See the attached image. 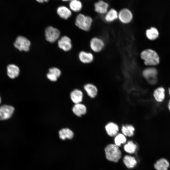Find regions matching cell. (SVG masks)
<instances>
[{
	"label": "cell",
	"mask_w": 170,
	"mask_h": 170,
	"mask_svg": "<svg viewBox=\"0 0 170 170\" xmlns=\"http://www.w3.org/2000/svg\"><path fill=\"white\" fill-rule=\"evenodd\" d=\"M140 59L147 66H152L158 65L160 59L157 53L154 50L147 48L142 50L139 54Z\"/></svg>",
	"instance_id": "1"
},
{
	"label": "cell",
	"mask_w": 170,
	"mask_h": 170,
	"mask_svg": "<svg viewBox=\"0 0 170 170\" xmlns=\"http://www.w3.org/2000/svg\"><path fill=\"white\" fill-rule=\"evenodd\" d=\"M105 150L106 157L109 161L116 162L121 158V151L118 146L115 144L108 145Z\"/></svg>",
	"instance_id": "2"
},
{
	"label": "cell",
	"mask_w": 170,
	"mask_h": 170,
	"mask_svg": "<svg viewBox=\"0 0 170 170\" xmlns=\"http://www.w3.org/2000/svg\"><path fill=\"white\" fill-rule=\"evenodd\" d=\"M93 21V19L90 17L80 14L76 18L75 25L79 29L88 31L90 30Z\"/></svg>",
	"instance_id": "3"
},
{
	"label": "cell",
	"mask_w": 170,
	"mask_h": 170,
	"mask_svg": "<svg viewBox=\"0 0 170 170\" xmlns=\"http://www.w3.org/2000/svg\"><path fill=\"white\" fill-rule=\"evenodd\" d=\"M157 71L152 66H147L141 72L143 77L150 84L154 85L157 82Z\"/></svg>",
	"instance_id": "4"
},
{
	"label": "cell",
	"mask_w": 170,
	"mask_h": 170,
	"mask_svg": "<svg viewBox=\"0 0 170 170\" xmlns=\"http://www.w3.org/2000/svg\"><path fill=\"white\" fill-rule=\"evenodd\" d=\"M105 44V42L103 38L100 37H95L91 39L89 47L93 52L98 53L103 50Z\"/></svg>",
	"instance_id": "5"
},
{
	"label": "cell",
	"mask_w": 170,
	"mask_h": 170,
	"mask_svg": "<svg viewBox=\"0 0 170 170\" xmlns=\"http://www.w3.org/2000/svg\"><path fill=\"white\" fill-rule=\"evenodd\" d=\"M45 32L46 39L51 43L54 42L58 40L60 34L58 29L52 26L46 28Z\"/></svg>",
	"instance_id": "6"
},
{
	"label": "cell",
	"mask_w": 170,
	"mask_h": 170,
	"mask_svg": "<svg viewBox=\"0 0 170 170\" xmlns=\"http://www.w3.org/2000/svg\"><path fill=\"white\" fill-rule=\"evenodd\" d=\"M15 47L20 51H29L31 45L30 41L26 38L22 36L18 37L14 43Z\"/></svg>",
	"instance_id": "7"
},
{
	"label": "cell",
	"mask_w": 170,
	"mask_h": 170,
	"mask_svg": "<svg viewBox=\"0 0 170 170\" xmlns=\"http://www.w3.org/2000/svg\"><path fill=\"white\" fill-rule=\"evenodd\" d=\"M133 15L131 12L128 9H123L118 13V18L122 24L127 25L131 22L133 19Z\"/></svg>",
	"instance_id": "8"
},
{
	"label": "cell",
	"mask_w": 170,
	"mask_h": 170,
	"mask_svg": "<svg viewBox=\"0 0 170 170\" xmlns=\"http://www.w3.org/2000/svg\"><path fill=\"white\" fill-rule=\"evenodd\" d=\"M13 107L7 105L0 106V120H3L10 118L14 112Z\"/></svg>",
	"instance_id": "9"
},
{
	"label": "cell",
	"mask_w": 170,
	"mask_h": 170,
	"mask_svg": "<svg viewBox=\"0 0 170 170\" xmlns=\"http://www.w3.org/2000/svg\"><path fill=\"white\" fill-rule=\"evenodd\" d=\"M105 129L108 136L114 137L119 133L120 127L116 123L113 122H109L105 125Z\"/></svg>",
	"instance_id": "10"
},
{
	"label": "cell",
	"mask_w": 170,
	"mask_h": 170,
	"mask_svg": "<svg viewBox=\"0 0 170 170\" xmlns=\"http://www.w3.org/2000/svg\"><path fill=\"white\" fill-rule=\"evenodd\" d=\"M59 47L65 51H68L72 48V44L71 39L67 36L62 37L58 41Z\"/></svg>",
	"instance_id": "11"
},
{
	"label": "cell",
	"mask_w": 170,
	"mask_h": 170,
	"mask_svg": "<svg viewBox=\"0 0 170 170\" xmlns=\"http://www.w3.org/2000/svg\"><path fill=\"white\" fill-rule=\"evenodd\" d=\"M78 58L83 63L88 64L93 61L94 56L91 52L82 51L79 53Z\"/></svg>",
	"instance_id": "12"
},
{
	"label": "cell",
	"mask_w": 170,
	"mask_h": 170,
	"mask_svg": "<svg viewBox=\"0 0 170 170\" xmlns=\"http://www.w3.org/2000/svg\"><path fill=\"white\" fill-rule=\"evenodd\" d=\"M121 133L125 136L131 137L134 134L135 128L132 124H125L121 126Z\"/></svg>",
	"instance_id": "13"
},
{
	"label": "cell",
	"mask_w": 170,
	"mask_h": 170,
	"mask_svg": "<svg viewBox=\"0 0 170 170\" xmlns=\"http://www.w3.org/2000/svg\"><path fill=\"white\" fill-rule=\"evenodd\" d=\"M84 88L88 95L92 98H95L98 94V89L97 87L93 84H86L84 86Z\"/></svg>",
	"instance_id": "14"
},
{
	"label": "cell",
	"mask_w": 170,
	"mask_h": 170,
	"mask_svg": "<svg viewBox=\"0 0 170 170\" xmlns=\"http://www.w3.org/2000/svg\"><path fill=\"white\" fill-rule=\"evenodd\" d=\"M170 166L168 160L164 158L157 160L154 164V167L156 170H168Z\"/></svg>",
	"instance_id": "15"
},
{
	"label": "cell",
	"mask_w": 170,
	"mask_h": 170,
	"mask_svg": "<svg viewBox=\"0 0 170 170\" xmlns=\"http://www.w3.org/2000/svg\"><path fill=\"white\" fill-rule=\"evenodd\" d=\"M108 7L107 3L101 0L94 4L95 11L100 14H105L108 11Z\"/></svg>",
	"instance_id": "16"
},
{
	"label": "cell",
	"mask_w": 170,
	"mask_h": 170,
	"mask_svg": "<svg viewBox=\"0 0 170 170\" xmlns=\"http://www.w3.org/2000/svg\"><path fill=\"white\" fill-rule=\"evenodd\" d=\"M8 76L11 79L17 77L19 75L20 69L19 67L14 64H9L7 67Z\"/></svg>",
	"instance_id": "17"
},
{
	"label": "cell",
	"mask_w": 170,
	"mask_h": 170,
	"mask_svg": "<svg viewBox=\"0 0 170 170\" xmlns=\"http://www.w3.org/2000/svg\"><path fill=\"white\" fill-rule=\"evenodd\" d=\"M118 18V13L114 9H111L106 12L104 17L105 21L107 23H111Z\"/></svg>",
	"instance_id": "18"
},
{
	"label": "cell",
	"mask_w": 170,
	"mask_h": 170,
	"mask_svg": "<svg viewBox=\"0 0 170 170\" xmlns=\"http://www.w3.org/2000/svg\"><path fill=\"white\" fill-rule=\"evenodd\" d=\"M145 35L148 39L150 41H153L158 37L159 33L158 30L156 28L151 27L146 30Z\"/></svg>",
	"instance_id": "19"
},
{
	"label": "cell",
	"mask_w": 170,
	"mask_h": 170,
	"mask_svg": "<svg viewBox=\"0 0 170 170\" xmlns=\"http://www.w3.org/2000/svg\"><path fill=\"white\" fill-rule=\"evenodd\" d=\"M72 110L76 115L80 116L86 113L87 109L84 105L79 103L76 104L73 106Z\"/></svg>",
	"instance_id": "20"
},
{
	"label": "cell",
	"mask_w": 170,
	"mask_h": 170,
	"mask_svg": "<svg viewBox=\"0 0 170 170\" xmlns=\"http://www.w3.org/2000/svg\"><path fill=\"white\" fill-rule=\"evenodd\" d=\"M57 14L62 18L66 20L71 15V11L67 7L61 6L58 8L57 10Z\"/></svg>",
	"instance_id": "21"
},
{
	"label": "cell",
	"mask_w": 170,
	"mask_h": 170,
	"mask_svg": "<svg viewBox=\"0 0 170 170\" xmlns=\"http://www.w3.org/2000/svg\"><path fill=\"white\" fill-rule=\"evenodd\" d=\"M70 96L71 100L76 104L80 103L82 102L83 94L81 90L76 89L71 92Z\"/></svg>",
	"instance_id": "22"
},
{
	"label": "cell",
	"mask_w": 170,
	"mask_h": 170,
	"mask_svg": "<svg viewBox=\"0 0 170 170\" xmlns=\"http://www.w3.org/2000/svg\"><path fill=\"white\" fill-rule=\"evenodd\" d=\"M165 90L162 87H159L156 89L153 92L154 98L158 102H162L165 97Z\"/></svg>",
	"instance_id": "23"
},
{
	"label": "cell",
	"mask_w": 170,
	"mask_h": 170,
	"mask_svg": "<svg viewBox=\"0 0 170 170\" xmlns=\"http://www.w3.org/2000/svg\"><path fill=\"white\" fill-rule=\"evenodd\" d=\"M59 133L60 138L63 140L66 139H71L74 135L73 132L68 128L62 129L59 131Z\"/></svg>",
	"instance_id": "24"
},
{
	"label": "cell",
	"mask_w": 170,
	"mask_h": 170,
	"mask_svg": "<svg viewBox=\"0 0 170 170\" xmlns=\"http://www.w3.org/2000/svg\"><path fill=\"white\" fill-rule=\"evenodd\" d=\"M123 162L126 167L128 168H133L137 164V161L134 157L128 155L124 157Z\"/></svg>",
	"instance_id": "25"
},
{
	"label": "cell",
	"mask_w": 170,
	"mask_h": 170,
	"mask_svg": "<svg viewBox=\"0 0 170 170\" xmlns=\"http://www.w3.org/2000/svg\"><path fill=\"white\" fill-rule=\"evenodd\" d=\"M137 148L136 144L132 140L128 141L124 146V150L126 152L130 154L135 152Z\"/></svg>",
	"instance_id": "26"
},
{
	"label": "cell",
	"mask_w": 170,
	"mask_h": 170,
	"mask_svg": "<svg viewBox=\"0 0 170 170\" xmlns=\"http://www.w3.org/2000/svg\"><path fill=\"white\" fill-rule=\"evenodd\" d=\"M69 5L70 9L76 12L80 11L82 7L81 2L78 0H71Z\"/></svg>",
	"instance_id": "27"
},
{
	"label": "cell",
	"mask_w": 170,
	"mask_h": 170,
	"mask_svg": "<svg viewBox=\"0 0 170 170\" xmlns=\"http://www.w3.org/2000/svg\"><path fill=\"white\" fill-rule=\"evenodd\" d=\"M114 137L115 144L118 146H120L122 144H124L127 142L126 137L122 133H118Z\"/></svg>",
	"instance_id": "28"
},
{
	"label": "cell",
	"mask_w": 170,
	"mask_h": 170,
	"mask_svg": "<svg viewBox=\"0 0 170 170\" xmlns=\"http://www.w3.org/2000/svg\"><path fill=\"white\" fill-rule=\"evenodd\" d=\"M49 72L54 74L58 78L59 77L61 74L60 70L59 68L55 67L50 68L49 69Z\"/></svg>",
	"instance_id": "29"
},
{
	"label": "cell",
	"mask_w": 170,
	"mask_h": 170,
	"mask_svg": "<svg viewBox=\"0 0 170 170\" xmlns=\"http://www.w3.org/2000/svg\"><path fill=\"white\" fill-rule=\"evenodd\" d=\"M47 77L49 80L53 82L56 81L58 78V77L56 76L50 72L47 73Z\"/></svg>",
	"instance_id": "30"
},
{
	"label": "cell",
	"mask_w": 170,
	"mask_h": 170,
	"mask_svg": "<svg viewBox=\"0 0 170 170\" xmlns=\"http://www.w3.org/2000/svg\"><path fill=\"white\" fill-rule=\"evenodd\" d=\"M39 3H43L44 2H47L48 0H36Z\"/></svg>",
	"instance_id": "31"
},
{
	"label": "cell",
	"mask_w": 170,
	"mask_h": 170,
	"mask_svg": "<svg viewBox=\"0 0 170 170\" xmlns=\"http://www.w3.org/2000/svg\"><path fill=\"white\" fill-rule=\"evenodd\" d=\"M168 108L170 110V100H169L168 104Z\"/></svg>",
	"instance_id": "32"
},
{
	"label": "cell",
	"mask_w": 170,
	"mask_h": 170,
	"mask_svg": "<svg viewBox=\"0 0 170 170\" xmlns=\"http://www.w3.org/2000/svg\"><path fill=\"white\" fill-rule=\"evenodd\" d=\"M169 94L170 95V88H169Z\"/></svg>",
	"instance_id": "33"
},
{
	"label": "cell",
	"mask_w": 170,
	"mask_h": 170,
	"mask_svg": "<svg viewBox=\"0 0 170 170\" xmlns=\"http://www.w3.org/2000/svg\"><path fill=\"white\" fill-rule=\"evenodd\" d=\"M62 0L64 1H68L70 0Z\"/></svg>",
	"instance_id": "34"
},
{
	"label": "cell",
	"mask_w": 170,
	"mask_h": 170,
	"mask_svg": "<svg viewBox=\"0 0 170 170\" xmlns=\"http://www.w3.org/2000/svg\"><path fill=\"white\" fill-rule=\"evenodd\" d=\"M1 99L0 97V104L1 103Z\"/></svg>",
	"instance_id": "35"
}]
</instances>
